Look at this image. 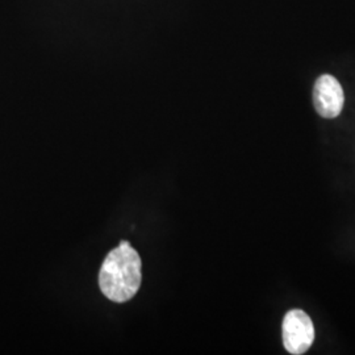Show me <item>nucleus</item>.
I'll return each instance as SVG.
<instances>
[{
	"label": "nucleus",
	"instance_id": "f257e3e1",
	"mask_svg": "<svg viewBox=\"0 0 355 355\" xmlns=\"http://www.w3.org/2000/svg\"><path fill=\"white\" fill-rule=\"evenodd\" d=\"M141 258L129 242H121L105 257L99 271L104 296L114 303H125L140 290Z\"/></svg>",
	"mask_w": 355,
	"mask_h": 355
},
{
	"label": "nucleus",
	"instance_id": "f03ea898",
	"mask_svg": "<svg viewBox=\"0 0 355 355\" xmlns=\"http://www.w3.org/2000/svg\"><path fill=\"white\" fill-rule=\"evenodd\" d=\"M282 331L284 347L290 354H304L315 341L313 322L302 309H292L286 315Z\"/></svg>",
	"mask_w": 355,
	"mask_h": 355
},
{
	"label": "nucleus",
	"instance_id": "7ed1b4c3",
	"mask_svg": "<svg viewBox=\"0 0 355 355\" xmlns=\"http://www.w3.org/2000/svg\"><path fill=\"white\" fill-rule=\"evenodd\" d=\"M345 95L340 82L329 74L320 76L313 87V105L324 119H334L343 112Z\"/></svg>",
	"mask_w": 355,
	"mask_h": 355
}]
</instances>
